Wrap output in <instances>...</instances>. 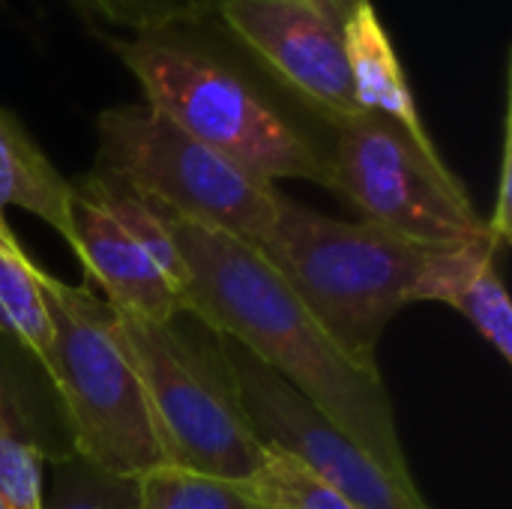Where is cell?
I'll return each mask as SVG.
<instances>
[{
	"mask_svg": "<svg viewBox=\"0 0 512 509\" xmlns=\"http://www.w3.org/2000/svg\"><path fill=\"white\" fill-rule=\"evenodd\" d=\"M171 228L189 273L186 315L213 336L234 339L294 387L336 432L393 477L414 483L378 366L354 363L255 246L177 216Z\"/></svg>",
	"mask_w": 512,
	"mask_h": 509,
	"instance_id": "cell-1",
	"label": "cell"
},
{
	"mask_svg": "<svg viewBox=\"0 0 512 509\" xmlns=\"http://www.w3.org/2000/svg\"><path fill=\"white\" fill-rule=\"evenodd\" d=\"M135 75L144 102L243 171L276 183L306 180L333 189V159L234 60L192 36V27L111 42Z\"/></svg>",
	"mask_w": 512,
	"mask_h": 509,
	"instance_id": "cell-2",
	"label": "cell"
},
{
	"mask_svg": "<svg viewBox=\"0 0 512 509\" xmlns=\"http://www.w3.org/2000/svg\"><path fill=\"white\" fill-rule=\"evenodd\" d=\"M255 249L324 333L369 369L429 255L372 222L336 219L291 198Z\"/></svg>",
	"mask_w": 512,
	"mask_h": 509,
	"instance_id": "cell-3",
	"label": "cell"
},
{
	"mask_svg": "<svg viewBox=\"0 0 512 509\" xmlns=\"http://www.w3.org/2000/svg\"><path fill=\"white\" fill-rule=\"evenodd\" d=\"M39 288L51 321L45 372L63 402L72 453L117 477L159 468L162 453L117 312L90 288L69 285L42 267Z\"/></svg>",
	"mask_w": 512,
	"mask_h": 509,
	"instance_id": "cell-4",
	"label": "cell"
},
{
	"mask_svg": "<svg viewBox=\"0 0 512 509\" xmlns=\"http://www.w3.org/2000/svg\"><path fill=\"white\" fill-rule=\"evenodd\" d=\"M117 321L141 381L162 465L246 483L264 465L267 444L240 405L216 336L204 348L177 327V318L153 324L117 312Z\"/></svg>",
	"mask_w": 512,
	"mask_h": 509,
	"instance_id": "cell-5",
	"label": "cell"
},
{
	"mask_svg": "<svg viewBox=\"0 0 512 509\" xmlns=\"http://www.w3.org/2000/svg\"><path fill=\"white\" fill-rule=\"evenodd\" d=\"M99 171L135 186L168 213L258 246L285 195L219 156L147 102L105 108L96 120Z\"/></svg>",
	"mask_w": 512,
	"mask_h": 509,
	"instance_id": "cell-6",
	"label": "cell"
},
{
	"mask_svg": "<svg viewBox=\"0 0 512 509\" xmlns=\"http://www.w3.org/2000/svg\"><path fill=\"white\" fill-rule=\"evenodd\" d=\"M333 132V192L363 222L426 252L492 237L465 183L447 168L435 144H420L393 120L369 111Z\"/></svg>",
	"mask_w": 512,
	"mask_h": 509,
	"instance_id": "cell-7",
	"label": "cell"
},
{
	"mask_svg": "<svg viewBox=\"0 0 512 509\" xmlns=\"http://www.w3.org/2000/svg\"><path fill=\"white\" fill-rule=\"evenodd\" d=\"M357 0H219L234 42L309 114L339 129L360 114L345 51Z\"/></svg>",
	"mask_w": 512,
	"mask_h": 509,
	"instance_id": "cell-8",
	"label": "cell"
},
{
	"mask_svg": "<svg viewBox=\"0 0 512 509\" xmlns=\"http://www.w3.org/2000/svg\"><path fill=\"white\" fill-rule=\"evenodd\" d=\"M216 345L234 375L240 405L264 444L297 456L357 509H432L417 483H405L381 468L234 339L216 336Z\"/></svg>",
	"mask_w": 512,
	"mask_h": 509,
	"instance_id": "cell-9",
	"label": "cell"
},
{
	"mask_svg": "<svg viewBox=\"0 0 512 509\" xmlns=\"http://www.w3.org/2000/svg\"><path fill=\"white\" fill-rule=\"evenodd\" d=\"M72 231L75 258L84 273L105 291V303L153 324L186 315L183 291L162 273L153 255L78 183H72Z\"/></svg>",
	"mask_w": 512,
	"mask_h": 509,
	"instance_id": "cell-10",
	"label": "cell"
},
{
	"mask_svg": "<svg viewBox=\"0 0 512 509\" xmlns=\"http://www.w3.org/2000/svg\"><path fill=\"white\" fill-rule=\"evenodd\" d=\"M501 249L495 237H483L456 249L429 252L408 291V303H444L456 309L504 363H512V306L498 273Z\"/></svg>",
	"mask_w": 512,
	"mask_h": 509,
	"instance_id": "cell-11",
	"label": "cell"
},
{
	"mask_svg": "<svg viewBox=\"0 0 512 509\" xmlns=\"http://www.w3.org/2000/svg\"><path fill=\"white\" fill-rule=\"evenodd\" d=\"M345 51L360 111L393 120L420 144H435L423 126L393 39L381 24V15L372 0L354 3L345 24Z\"/></svg>",
	"mask_w": 512,
	"mask_h": 509,
	"instance_id": "cell-12",
	"label": "cell"
},
{
	"mask_svg": "<svg viewBox=\"0 0 512 509\" xmlns=\"http://www.w3.org/2000/svg\"><path fill=\"white\" fill-rule=\"evenodd\" d=\"M6 207L33 213L75 249L72 183L51 165L18 117L0 108V234H12L3 219Z\"/></svg>",
	"mask_w": 512,
	"mask_h": 509,
	"instance_id": "cell-13",
	"label": "cell"
},
{
	"mask_svg": "<svg viewBox=\"0 0 512 509\" xmlns=\"http://www.w3.org/2000/svg\"><path fill=\"white\" fill-rule=\"evenodd\" d=\"M0 333L15 339L45 369L51 321L39 288V267L24 255L15 234H0Z\"/></svg>",
	"mask_w": 512,
	"mask_h": 509,
	"instance_id": "cell-14",
	"label": "cell"
},
{
	"mask_svg": "<svg viewBox=\"0 0 512 509\" xmlns=\"http://www.w3.org/2000/svg\"><path fill=\"white\" fill-rule=\"evenodd\" d=\"M255 509H357L297 456L267 444L264 465L240 483Z\"/></svg>",
	"mask_w": 512,
	"mask_h": 509,
	"instance_id": "cell-15",
	"label": "cell"
},
{
	"mask_svg": "<svg viewBox=\"0 0 512 509\" xmlns=\"http://www.w3.org/2000/svg\"><path fill=\"white\" fill-rule=\"evenodd\" d=\"M45 456L24 414L0 384V507L42 509Z\"/></svg>",
	"mask_w": 512,
	"mask_h": 509,
	"instance_id": "cell-16",
	"label": "cell"
},
{
	"mask_svg": "<svg viewBox=\"0 0 512 509\" xmlns=\"http://www.w3.org/2000/svg\"><path fill=\"white\" fill-rule=\"evenodd\" d=\"M42 509H138V477H117L69 453L54 462Z\"/></svg>",
	"mask_w": 512,
	"mask_h": 509,
	"instance_id": "cell-17",
	"label": "cell"
},
{
	"mask_svg": "<svg viewBox=\"0 0 512 509\" xmlns=\"http://www.w3.org/2000/svg\"><path fill=\"white\" fill-rule=\"evenodd\" d=\"M84 21L141 33L198 27L216 15L219 0H66Z\"/></svg>",
	"mask_w": 512,
	"mask_h": 509,
	"instance_id": "cell-18",
	"label": "cell"
},
{
	"mask_svg": "<svg viewBox=\"0 0 512 509\" xmlns=\"http://www.w3.org/2000/svg\"><path fill=\"white\" fill-rule=\"evenodd\" d=\"M138 509H255L240 483L189 474L171 465L138 477Z\"/></svg>",
	"mask_w": 512,
	"mask_h": 509,
	"instance_id": "cell-19",
	"label": "cell"
},
{
	"mask_svg": "<svg viewBox=\"0 0 512 509\" xmlns=\"http://www.w3.org/2000/svg\"><path fill=\"white\" fill-rule=\"evenodd\" d=\"M0 509H3V507H0Z\"/></svg>",
	"mask_w": 512,
	"mask_h": 509,
	"instance_id": "cell-20",
	"label": "cell"
}]
</instances>
